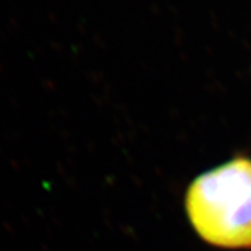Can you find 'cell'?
Wrapping results in <instances>:
<instances>
[{
  "label": "cell",
  "mask_w": 251,
  "mask_h": 251,
  "mask_svg": "<svg viewBox=\"0 0 251 251\" xmlns=\"http://www.w3.org/2000/svg\"><path fill=\"white\" fill-rule=\"evenodd\" d=\"M198 236L225 249L251 247V161L236 158L202 173L186 194Z\"/></svg>",
  "instance_id": "obj_1"
}]
</instances>
